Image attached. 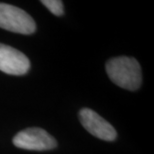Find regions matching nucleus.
I'll use <instances>...</instances> for the list:
<instances>
[{
    "mask_svg": "<svg viewBox=\"0 0 154 154\" xmlns=\"http://www.w3.org/2000/svg\"><path fill=\"white\" fill-rule=\"evenodd\" d=\"M0 28L29 35L34 33L36 24L33 18L22 9L6 3H0Z\"/></svg>",
    "mask_w": 154,
    "mask_h": 154,
    "instance_id": "nucleus-2",
    "label": "nucleus"
},
{
    "mask_svg": "<svg viewBox=\"0 0 154 154\" xmlns=\"http://www.w3.org/2000/svg\"><path fill=\"white\" fill-rule=\"evenodd\" d=\"M12 142L16 147L26 150L45 151L56 147L57 143L47 131L38 127L27 128L15 135Z\"/></svg>",
    "mask_w": 154,
    "mask_h": 154,
    "instance_id": "nucleus-3",
    "label": "nucleus"
},
{
    "mask_svg": "<svg viewBox=\"0 0 154 154\" xmlns=\"http://www.w3.org/2000/svg\"><path fill=\"white\" fill-rule=\"evenodd\" d=\"M82 126L93 136L105 141H113L117 136L114 127L99 114L89 108H83L79 112Z\"/></svg>",
    "mask_w": 154,
    "mask_h": 154,
    "instance_id": "nucleus-4",
    "label": "nucleus"
},
{
    "mask_svg": "<svg viewBox=\"0 0 154 154\" xmlns=\"http://www.w3.org/2000/svg\"><path fill=\"white\" fill-rule=\"evenodd\" d=\"M41 3L52 14L56 15V16H61L64 13L63 3L60 0H42Z\"/></svg>",
    "mask_w": 154,
    "mask_h": 154,
    "instance_id": "nucleus-6",
    "label": "nucleus"
},
{
    "mask_svg": "<svg viewBox=\"0 0 154 154\" xmlns=\"http://www.w3.org/2000/svg\"><path fill=\"white\" fill-rule=\"evenodd\" d=\"M30 68L25 54L11 46L0 43V70L9 75H24Z\"/></svg>",
    "mask_w": 154,
    "mask_h": 154,
    "instance_id": "nucleus-5",
    "label": "nucleus"
},
{
    "mask_svg": "<svg viewBox=\"0 0 154 154\" xmlns=\"http://www.w3.org/2000/svg\"><path fill=\"white\" fill-rule=\"evenodd\" d=\"M106 72L113 83L127 90H137L142 82L140 65L134 58H111L106 63Z\"/></svg>",
    "mask_w": 154,
    "mask_h": 154,
    "instance_id": "nucleus-1",
    "label": "nucleus"
}]
</instances>
